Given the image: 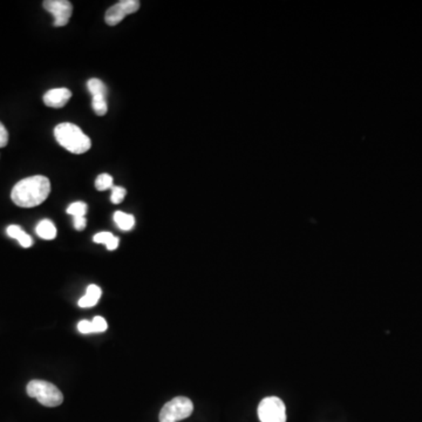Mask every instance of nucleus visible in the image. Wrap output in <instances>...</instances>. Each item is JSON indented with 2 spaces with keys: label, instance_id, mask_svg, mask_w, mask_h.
I'll list each match as a JSON object with an SVG mask.
<instances>
[{
  "label": "nucleus",
  "instance_id": "nucleus-12",
  "mask_svg": "<svg viewBox=\"0 0 422 422\" xmlns=\"http://www.w3.org/2000/svg\"><path fill=\"white\" fill-rule=\"evenodd\" d=\"M114 221H115L117 226L120 228L121 230H132L133 226H135L134 216L122 212V211H117L114 214Z\"/></svg>",
  "mask_w": 422,
  "mask_h": 422
},
{
  "label": "nucleus",
  "instance_id": "nucleus-1",
  "mask_svg": "<svg viewBox=\"0 0 422 422\" xmlns=\"http://www.w3.org/2000/svg\"><path fill=\"white\" fill-rule=\"evenodd\" d=\"M51 192V182L42 175L24 178L13 187L11 199L22 208H34L45 202Z\"/></svg>",
  "mask_w": 422,
  "mask_h": 422
},
{
  "label": "nucleus",
  "instance_id": "nucleus-9",
  "mask_svg": "<svg viewBox=\"0 0 422 422\" xmlns=\"http://www.w3.org/2000/svg\"><path fill=\"white\" fill-rule=\"evenodd\" d=\"M8 236L11 238H15L17 241L19 242V244L23 248H30L33 245V239L31 237L30 235H27L25 231L20 228L19 226H10L6 229Z\"/></svg>",
  "mask_w": 422,
  "mask_h": 422
},
{
  "label": "nucleus",
  "instance_id": "nucleus-23",
  "mask_svg": "<svg viewBox=\"0 0 422 422\" xmlns=\"http://www.w3.org/2000/svg\"><path fill=\"white\" fill-rule=\"evenodd\" d=\"M87 226L86 217H76L74 219V226H76V230H83Z\"/></svg>",
  "mask_w": 422,
  "mask_h": 422
},
{
  "label": "nucleus",
  "instance_id": "nucleus-11",
  "mask_svg": "<svg viewBox=\"0 0 422 422\" xmlns=\"http://www.w3.org/2000/svg\"><path fill=\"white\" fill-rule=\"evenodd\" d=\"M93 241L99 244H105L110 251H113L119 246V238L115 237L112 233H107V231H102V233L95 235Z\"/></svg>",
  "mask_w": 422,
  "mask_h": 422
},
{
  "label": "nucleus",
  "instance_id": "nucleus-8",
  "mask_svg": "<svg viewBox=\"0 0 422 422\" xmlns=\"http://www.w3.org/2000/svg\"><path fill=\"white\" fill-rule=\"evenodd\" d=\"M71 96L72 93L67 88H54L44 95V103L52 108H61L69 101Z\"/></svg>",
  "mask_w": 422,
  "mask_h": 422
},
{
  "label": "nucleus",
  "instance_id": "nucleus-10",
  "mask_svg": "<svg viewBox=\"0 0 422 422\" xmlns=\"http://www.w3.org/2000/svg\"><path fill=\"white\" fill-rule=\"evenodd\" d=\"M35 233L39 237L46 241H51L57 237V228L49 219H42L35 228Z\"/></svg>",
  "mask_w": 422,
  "mask_h": 422
},
{
  "label": "nucleus",
  "instance_id": "nucleus-20",
  "mask_svg": "<svg viewBox=\"0 0 422 422\" xmlns=\"http://www.w3.org/2000/svg\"><path fill=\"white\" fill-rule=\"evenodd\" d=\"M102 291L98 285H90V287H87V296H90V297L95 299L96 302L100 301V297H101Z\"/></svg>",
  "mask_w": 422,
  "mask_h": 422
},
{
  "label": "nucleus",
  "instance_id": "nucleus-15",
  "mask_svg": "<svg viewBox=\"0 0 422 422\" xmlns=\"http://www.w3.org/2000/svg\"><path fill=\"white\" fill-rule=\"evenodd\" d=\"M92 106H93V110L99 117L106 115L107 110H108V106H107V101H106V96H93V101H92Z\"/></svg>",
  "mask_w": 422,
  "mask_h": 422
},
{
  "label": "nucleus",
  "instance_id": "nucleus-13",
  "mask_svg": "<svg viewBox=\"0 0 422 422\" xmlns=\"http://www.w3.org/2000/svg\"><path fill=\"white\" fill-rule=\"evenodd\" d=\"M88 91L91 92L93 96H106L107 94V87L100 79H91L87 83Z\"/></svg>",
  "mask_w": 422,
  "mask_h": 422
},
{
  "label": "nucleus",
  "instance_id": "nucleus-7",
  "mask_svg": "<svg viewBox=\"0 0 422 422\" xmlns=\"http://www.w3.org/2000/svg\"><path fill=\"white\" fill-rule=\"evenodd\" d=\"M140 1L137 0H121L119 3L108 8L106 12V23L110 26H115L121 20L125 19L126 15L135 13L140 8Z\"/></svg>",
  "mask_w": 422,
  "mask_h": 422
},
{
  "label": "nucleus",
  "instance_id": "nucleus-2",
  "mask_svg": "<svg viewBox=\"0 0 422 422\" xmlns=\"http://www.w3.org/2000/svg\"><path fill=\"white\" fill-rule=\"evenodd\" d=\"M54 136L61 147L73 154H83L92 147L91 139L76 125L65 122L54 128Z\"/></svg>",
  "mask_w": 422,
  "mask_h": 422
},
{
  "label": "nucleus",
  "instance_id": "nucleus-19",
  "mask_svg": "<svg viewBox=\"0 0 422 422\" xmlns=\"http://www.w3.org/2000/svg\"><path fill=\"white\" fill-rule=\"evenodd\" d=\"M78 330H79L80 333H83V335L94 333V330H93V324H92V321H80L79 324H78Z\"/></svg>",
  "mask_w": 422,
  "mask_h": 422
},
{
  "label": "nucleus",
  "instance_id": "nucleus-14",
  "mask_svg": "<svg viewBox=\"0 0 422 422\" xmlns=\"http://www.w3.org/2000/svg\"><path fill=\"white\" fill-rule=\"evenodd\" d=\"M113 182L114 178L110 176V174H100L95 180V188L98 189L99 192H105V190L113 188Z\"/></svg>",
  "mask_w": 422,
  "mask_h": 422
},
{
  "label": "nucleus",
  "instance_id": "nucleus-21",
  "mask_svg": "<svg viewBox=\"0 0 422 422\" xmlns=\"http://www.w3.org/2000/svg\"><path fill=\"white\" fill-rule=\"evenodd\" d=\"M96 304H98V302L95 299H93V298L90 297V296H87V294L80 298V307H92V306H95Z\"/></svg>",
  "mask_w": 422,
  "mask_h": 422
},
{
  "label": "nucleus",
  "instance_id": "nucleus-16",
  "mask_svg": "<svg viewBox=\"0 0 422 422\" xmlns=\"http://www.w3.org/2000/svg\"><path fill=\"white\" fill-rule=\"evenodd\" d=\"M67 214L76 217H85L87 214V204L85 202H74L67 208Z\"/></svg>",
  "mask_w": 422,
  "mask_h": 422
},
{
  "label": "nucleus",
  "instance_id": "nucleus-6",
  "mask_svg": "<svg viewBox=\"0 0 422 422\" xmlns=\"http://www.w3.org/2000/svg\"><path fill=\"white\" fill-rule=\"evenodd\" d=\"M42 5L54 17L56 27L66 26L72 17L73 6L68 0H46Z\"/></svg>",
  "mask_w": 422,
  "mask_h": 422
},
{
  "label": "nucleus",
  "instance_id": "nucleus-17",
  "mask_svg": "<svg viewBox=\"0 0 422 422\" xmlns=\"http://www.w3.org/2000/svg\"><path fill=\"white\" fill-rule=\"evenodd\" d=\"M126 194H127V190H126L124 187H115V185H114L113 188H112L110 201H112L114 204L121 203L122 201L125 200Z\"/></svg>",
  "mask_w": 422,
  "mask_h": 422
},
{
  "label": "nucleus",
  "instance_id": "nucleus-5",
  "mask_svg": "<svg viewBox=\"0 0 422 422\" xmlns=\"http://www.w3.org/2000/svg\"><path fill=\"white\" fill-rule=\"evenodd\" d=\"M260 422H287V408L277 396H268L258 406Z\"/></svg>",
  "mask_w": 422,
  "mask_h": 422
},
{
  "label": "nucleus",
  "instance_id": "nucleus-4",
  "mask_svg": "<svg viewBox=\"0 0 422 422\" xmlns=\"http://www.w3.org/2000/svg\"><path fill=\"white\" fill-rule=\"evenodd\" d=\"M194 412V403L185 396L170 400L160 412V422H178L189 418Z\"/></svg>",
  "mask_w": 422,
  "mask_h": 422
},
{
  "label": "nucleus",
  "instance_id": "nucleus-22",
  "mask_svg": "<svg viewBox=\"0 0 422 422\" xmlns=\"http://www.w3.org/2000/svg\"><path fill=\"white\" fill-rule=\"evenodd\" d=\"M8 144V132L1 122H0V148H4Z\"/></svg>",
  "mask_w": 422,
  "mask_h": 422
},
{
  "label": "nucleus",
  "instance_id": "nucleus-18",
  "mask_svg": "<svg viewBox=\"0 0 422 422\" xmlns=\"http://www.w3.org/2000/svg\"><path fill=\"white\" fill-rule=\"evenodd\" d=\"M92 324H93V330H94V333H100V332H105L108 328V325H107V321H106L105 318H102V316H94V319L92 321Z\"/></svg>",
  "mask_w": 422,
  "mask_h": 422
},
{
  "label": "nucleus",
  "instance_id": "nucleus-3",
  "mask_svg": "<svg viewBox=\"0 0 422 422\" xmlns=\"http://www.w3.org/2000/svg\"><path fill=\"white\" fill-rule=\"evenodd\" d=\"M26 392L31 398L38 400L46 407H58L64 403V396L60 389L49 381H30L27 385Z\"/></svg>",
  "mask_w": 422,
  "mask_h": 422
}]
</instances>
